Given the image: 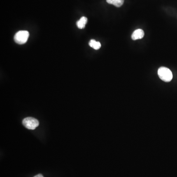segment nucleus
I'll return each instance as SVG.
<instances>
[{"instance_id":"0eeeda50","label":"nucleus","mask_w":177,"mask_h":177,"mask_svg":"<svg viewBox=\"0 0 177 177\" xmlns=\"http://www.w3.org/2000/svg\"><path fill=\"white\" fill-rule=\"evenodd\" d=\"M89 45L95 50H98L101 47V44L100 42H96L95 39H91L89 42Z\"/></svg>"},{"instance_id":"423d86ee","label":"nucleus","mask_w":177,"mask_h":177,"mask_svg":"<svg viewBox=\"0 0 177 177\" xmlns=\"http://www.w3.org/2000/svg\"><path fill=\"white\" fill-rule=\"evenodd\" d=\"M108 4L114 5L116 7H120L123 5L124 0H106Z\"/></svg>"},{"instance_id":"20e7f679","label":"nucleus","mask_w":177,"mask_h":177,"mask_svg":"<svg viewBox=\"0 0 177 177\" xmlns=\"http://www.w3.org/2000/svg\"><path fill=\"white\" fill-rule=\"evenodd\" d=\"M144 32L142 29H137L132 33L131 38L133 40L141 39L144 37Z\"/></svg>"},{"instance_id":"f03ea898","label":"nucleus","mask_w":177,"mask_h":177,"mask_svg":"<svg viewBox=\"0 0 177 177\" xmlns=\"http://www.w3.org/2000/svg\"><path fill=\"white\" fill-rule=\"evenodd\" d=\"M29 37V32L28 31H20L18 32L14 36V41L17 44H24L28 41Z\"/></svg>"},{"instance_id":"6e6552de","label":"nucleus","mask_w":177,"mask_h":177,"mask_svg":"<svg viewBox=\"0 0 177 177\" xmlns=\"http://www.w3.org/2000/svg\"><path fill=\"white\" fill-rule=\"evenodd\" d=\"M43 177V176H42V174H38V175H36V176H35V177Z\"/></svg>"},{"instance_id":"f257e3e1","label":"nucleus","mask_w":177,"mask_h":177,"mask_svg":"<svg viewBox=\"0 0 177 177\" xmlns=\"http://www.w3.org/2000/svg\"><path fill=\"white\" fill-rule=\"evenodd\" d=\"M157 73L160 79L166 82H169L172 79V72L169 68L167 67H160L158 70Z\"/></svg>"},{"instance_id":"39448f33","label":"nucleus","mask_w":177,"mask_h":177,"mask_svg":"<svg viewBox=\"0 0 177 177\" xmlns=\"http://www.w3.org/2000/svg\"><path fill=\"white\" fill-rule=\"evenodd\" d=\"M87 21H88V19L86 17H84V16L82 17L80 20L76 22L78 28L81 29L84 28L87 24Z\"/></svg>"},{"instance_id":"7ed1b4c3","label":"nucleus","mask_w":177,"mask_h":177,"mask_svg":"<svg viewBox=\"0 0 177 177\" xmlns=\"http://www.w3.org/2000/svg\"><path fill=\"white\" fill-rule=\"evenodd\" d=\"M22 124L28 130H34L39 125V122L35 118L27 117L23 120Z\"/></svg>"}]
</instances>
